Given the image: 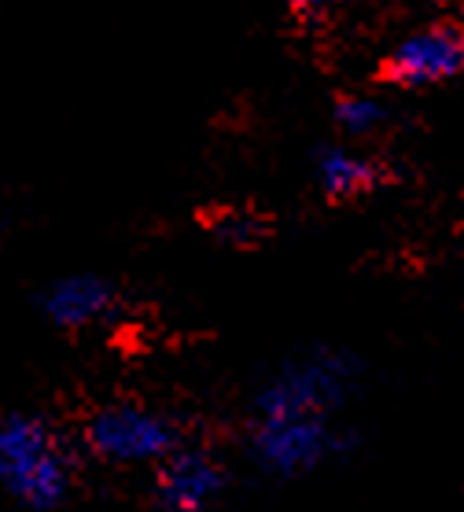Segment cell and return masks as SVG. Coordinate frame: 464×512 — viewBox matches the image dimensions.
Listing matches in <instances>:
<instances>
[{"mask_svg":"<svg viewBox=\"0 0 464 512\" xmlns=\"http://www.w3.org/2000/svg\"><path fill=\"white\" fill-rule=\"evenodd\" d=\"M358 391V361L317 347L295 354L262 380L247 413V454L277 479H302L325 468L347 435L339 413Z\"/></svg>","mask_w":464,"mask_h":512,"instance_id":"obj_1","label":"cell"},{"mask_svg":"<svg viewBox=\"0 0 464 512\" xmlns=\"http://www.w3.org/2000/svg\"><path fill=\"white\" fill-rule=\"evenodd\" d=\"M0 483L19 509H59L74 490V450L45 417L8 413L0 424Z\"/></svg>","mask_w":464,"mask_h":512,"instance_id":"obj_2","label":"cell"},{"mask_svg":"<svg viewBox=\"0 0 464 512\" xmlns=\"http://www.w3.org/2000/svg\"><path fill=\"white\" fill-rule=\"evenodd\" d=\"M185 446L181 424L166 409L118 398L85 420V450L115 468H159Z\"/></svg>","mask_w":464,"mask_h":512,"instance_id":"obj_3","label":"cell"},{"mask_svg":"<svg viewBox=\"0 0 464 512\" xmlns=\"http://www.w3.org/2000/svg\"><path fill=\"white\" fill-rule=\"evenodd\" d=\"M383 82L391 89H439L464 74V26L424 23L413 26L387 48L380 63Z\"/></svg>","mask_w":464,"mask_h":512,"instance_id":"obj_4","label":"cell"},{"mask_svg":"<svg viewBox=\"0 0 464 512\" xmlns=\"http://www.w3.org/2000/svg\"><path fill=\"white\" fill-rule=\"evenodd\" d=\"M229 472L218 454L207 446H181L174 457H166L155 468L151 501L159 512H207L225 498Z\"/></svg>","mask_w":464,"mask_h":512,"instance_id":"obj_5","label":"cell"},{"mask_svg":"<svg viewBox=\"0 0 464 512\" xmlns=\"http://www.w3.org/2000/svg\"><path fill=\"white\" fill-rule=\"evenodd\" d=\"M37 314L63 332H93L118 317L122 295L104 273H63L37 291Z\"/></svg>","mask_w":464,"mask_h":512,"instance_id":"obj_6","label":"cell"},{"mask_svg":"<svg viewBox=\"0 0 464 512\" xmlns=\"http://www.w3.org/2000/svg\"><path fill=\"white\" fill-rule=\"evenodd\" d=\"M383 181H387L383 163L354 140L328 144L314 155V185L332 203H354L372 196Z\"/></svg>","mask_w":464,"mask_h":512,"instance_id":"obj_7","label":"cell"},{"mask_svg":"<svg viewBox=\"0 0 464 512\" xmlns=\"http://www.w3.org/2000/svg\"><path fill=\"white\" fill-rule=\"evenodd\" d=\"M332 122H336L343 140L365 144L369 137H376V133H383V129L391 126V104L383 96L369 93V89H350V93L336 96Z\"/></svg>","mask_w":464,"mask_h":512,"instance_id":"obj_8","label":"cell"},{"mask_svg":"<svg viewBox=\"0 0 464 512\" xmlns=\"http://www.w3.org/2000/svg\"><path fill=\"white\" fill-rule=\"evenodd\" d=\"M354 4H358V0H284V8H288L291 19L306 26L328 23V19L350 12Z\"/></svg>","mask_w":464,"mask_h":512,"instance_id":"obj_9","label":"cell"},{"mask_svg":"<svg viewBox=\"0 0 464 512\" xmlns=\"http://www.w3.org/2000/svg\"><path fill=\"white\" fill-rule=\"evenodd\" d=\"M221 236H225V240L236 236V244H244V240L258 236V222H251L247 214H225V229H221Z\"/></svg>","mask_w":464,"mask_h":512,"instance_id":"obj_10","label":"cell"}]
</instances>
